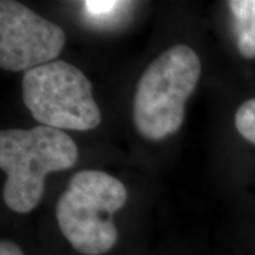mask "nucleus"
<instances>
[{"label": "nucleus", "mask_w": 255, "mask_h": 255, "mask_svg": "<svg viewBox=\"0 0 255 255\" xmlns=\"http://www.w3.org/2000/svg\"><path fill=\"white\" fill-rule=\"evenodd\" d=\"M65 34L60 26L13 0L0 1V67L30 71L51 63L63 51Z\"/></svg>", "instance_id": "obj_5"}, {"label": "nucleus", "mask_w": 255, "mask_h": 255, "mask_svg": "<svg viewBox=\"0 0 255 255\" xmlns=\"http://www.w3.org/2000/svg\"><path fill=\"white\" fill-rule=\"evenodd\" d=\"M199 55L179 44L163 51L147 65L137 82L133 98V122L149 140L176 133L184 121L186 102L200 78Z\"/></svg>", "instance_id": "obj_2"}, {"label": "nucleus", "mask_w": 255, "mask_h": 255, "mask_svg": "<svg viewBox=\"0 0 255 255\" xmlns=\"http://www.w3.org/2000/svg\"><path fill=\"white\" fill-rule=\"evenodd\" d=\"M0 255H24V253L17 244L6 240L0 243Z\"/></svg>", "instance_id": "obj_9"}, {"label": "nucleus", "mask_w": 255, "mask_h": 255, "mask_svg": "<svg viewBox=\"0 0 255 255\" xmlns=\"http://www.w3.org/2000/svg\"><path fill=\"white\" fill-rule=\"evenodd\" d=\"M127 200V187L117 177L98 170L78 172L57 203L58 227L80 254H107L118 243L112 216Z\"/></svg>", "instance_id": "obj_3"}, {"label": "nucleus", "mask_w": 255, "mask_h": 255, "mask_svg": "<svg viewBox=\"0 0 255 255\" xmlns=\"http://www.w3.org/2000/svg\"><path fill=\"white\" fill-rule=\"evenodd\" d=\"M234 122L238 133L255 145V98L246 101L238 108Z\"/></svg>", "instance_id": "obj_7"}, {"label": "nucleus", "mask_w": 255, "mask_h": 255, "mask_svg": "<svg viewBox=\"0 0 255 255\" xmlns=\"http://www.w3.org/2000/svg\"><path fill=\"white\" fill-rule=\"evenodd\" d=\"M23 100L37 122L60 130H91L102 118L91 81L65 61L44 64L24 74Z\"/></svg>", "instance_id": "obj_4"}, {"label": "nucleus", "mask_w": 255, "mask_h": 255, "mask_svg": "<svg viewBox=\"0 0 255 255\" xmlns=\"http://www.w3.org/2000/svg\"><path fill=\"white\" fill-rule=\"evenodd\" d=\"M77 159V145L64 130L43 125L1 130L0 167L7 174L4 203L16 213H30L43 197L47 174L71 169Z\"/></svg>", "instance_id": "obj_1"}, {"label": "nucleus", "mask_w": 255, "mask_h": 255, "mask_svg": "<svg viewBox=\"0 0 255 255\" xmlns=\"http://www.w3.org/2000/svg\"><path fill=\"white\" fill-rule=\"evenodd\" d=\"M228 7L236 18L237 46L246 58L255 57V0H233Z\"/></svg>", "instance_id": "obj_6"}, {"label": "nucleus", "mask_w": 255, "mask_h": 255, "mask_svg": "<svg viewBox=\"0 0 255 255\" xmlns=\"http://www.w3.org/2000/svg\"><path fill=\"white\" fill-rule=\"evenodd\" d=\"M127 1H115V0H87L84 3V11L87 16L95 21H107L108 18L121 10L124 6H128Z\"/></svg>", "instance_id": "obj_8"}]
</instances>
